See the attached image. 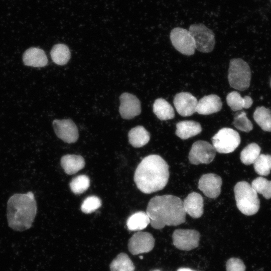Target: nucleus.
<instances>
[{
    "mask_svg": "<svg viewBox=\"0 0 271 271\" xmlns=\"http://www.w3.org/2000/svg\"><path fill=\"white\" fill-rule=\"evenodd\" d=\"M146 213L150 219L151 226L157 229L184 223L186 214L183 201L171 195L152 198L148 203Z\"/></svg>",
    "mask_w": 271,
    "mask_h": 271,
    "instance_id": "nucleus-1",
    "label": "nucleus"
},
{
    "mask_svg": "<svg viewBox=\"0 0 271 271\" xmlns=\"http://www.w3.org/2000/svg\"><path fill=\"white\" fill-rule=\"evenodd\" d=\"M169 178V166L166 162L159 155H151L138 165L133 179L141 192L151 194L164 189Z\"/></svg>",
    "mask_w": 271,
    "mask_h": 271,
    "instance_id": "nucleus-2",
    "label": "nucleus"
},
{
    "mask_svg": "<svg viewBox=\"0 0 271 271\" xmlns=\"http://www.w3.org/2000/svg\"><path fill=\"white\" fill-rule=\"evenodd\" d=\"M37 207L34 194L16 193L8 199L7 217L9 226L17 231L31 228L37 214Z\"/></svg>",
    "mask_w": 271,
    "mask_h": 271,
    "instance_id": "nucleus-3",
    "label": "nucleus"
},
{
    "mask_svg": "<svg viewBox=\"0 0 271 271\" xmlns=\"http://www.w3.org/2000/svg\"><path fill=\"white\" fill-rule=\"evenodd\" d=\"M234 192L237 207L242 213L250 216L258 212L260 207L259 198L256 191L248 182L237 183Z\"/></svg>",
    "mask_w": 271,
    "mask_h": 271,
    "instance_id": "nucleus-4",
    "label": "nucleus"
},
{
    "mask_svg": "<svg viewBox=\"0 0 271 271\" xmlns=\"http://www.w3.org/2000/svg\"><path fill=\"white\" fill-rule=\"evenodd\" d=\"M228 80L230 85L235 89L241 91L247 89L251 80V71L248 64L240 58L231 59Z\"/></svg>",
    "mask_w": 271,
    "mask_h": 271,
    "instance_id": "nucleus-5",
    "label": "nucleus"
},
{
    "mask_svg": "<svg viewBox=\"0 0 271 271\" xmlns=\"http://www.w3.org/2000/svg\"><path fill=\"white\" fill-rule=\"evenodd\" d=\"M212 145L216 151L221 154L233 152L240 143L238 132L228 127L220 129L212 138Z\"/></svg>",
    "mask_w": 271,
    "mask_h": 271,
    "instance_id": "nucleus-6",
    "label": "nucleus"
},
{
    "mask_svg": "<svg viewBox=\"0 0 271 271\" xmlns=\"http://www.w3.org/2000/svg\"><path fill=\"white\" fill-rule=\"evenodd\" d=\"M189 31L192 36L196 49L203 53L211 52L215 46V36L213 31L203 24L191 25Z\"/></svg>",
    "mask_w": 271,
    "mask_h": 271,
    "instance_id": "nucleus-7",
    "label": "nucleus"
},
{
    "mask_svg": "<svg viewBox=\"0 0 271 271\" xmlns=\"http://www.w3.org/2000/svg\"><path fill=\"white\" fill-rule=\"evenodd\" d=\"M170 37L173 46L182 54L190 56L194 53L195 45L189 30L180 27L174 28L170 32Z\"/></svg>",
    "mask_w": 271,
    "mask_h": 271,
    "instance_id": "nucleus-8",
    "label": "nucleus"
},
{
    "mask_svg": "<svg viewBox=\"0 0 271 271\" xmlns=\"http://www.w3.org/2000/svg\"><path fill=\"white\" fill-rule=\"evenodd\" d=\"M216 150L213 145L204 141L195 142L189 154V160L194 165L208 164L214 159Z\"/></svg>",
    "mask_w": 271,
    "mask_h": 271,
    "instance_id": "nucleus-9",
    "label": "nucleus"
},
{
    "mask_svg": "<svg viewBox=\"0 0 271 271\" xmlns=\"http://www.w3.org/2000/svg\"><path fill=\"white\" fill-rule=\"evenodd\" d=\"M200 235L194 229H178L172 235L173 244L176 248L182 250L189 251L198 247Z\"/></svg>",
    "mask_w": 271,
    "mask_h": 271,
    "instance_id": "nucleus-10",
    "label": "nucleus"
},
{
    "mask_svg": "<svg viewBox=\"0 0 271 271\" xmlns=\"http://www.w3.org/2000/svg\"><path fill=\"white\" fill-rule=\"evenodd\" d=\"M155 242V239L150 233L138 231L129 238L128 249L133 255L147 253L153 249Z\"/></svg>",
    "mask_w": 271,
    "mask_h": 271,
    "instance_id": "nucleus-11",
    "label": "nucleus"
},
{
    "mask_svg": "<svg viewBox=\"0 0 271 271\" xmlns=\"http://www.w3.org/2000/svg\"><path fill=\"white\" fill-rule=\"evenodd\" d=\"M53 126L57 137L63 141L71 144L78 140V130L71 119H55L53 121Z\"/></svg>",
    "mask_w": 271,
    "mask_h": 271,
    "instance_id": "nucleus-12",
    "label": "nucleus"
},
{
    "mask_svg": "<svg viewBox=\"0 0 271 271\" xmlns=\"http://www.w3.org/2000/svg\"><path fill=\"white\" fill-rule=\"evenodd\" d=\"M222 184L221 178L215 174L203 175L198 182V188L207 197L215 199L220 194Z\"/></svg>",
    "mask_w": 271,
    "mask_h": 271,
    "instance_id": "nucleus-13",
    "label": "nucleus"
},
{
    "mask_svg": "<svg viewBox=\"0 0 271 271\" xmlns=\"http://www.w3.org/2000/svg\"><path fill=\"white\" fill-rule=\"evenodd\" d=\"M173 103L177 112L181 116H191L196 112L198 101L190 93H177L174 97Z\"/></svg>",
    "mask_w": 271,
    "mask_h": 271,
    "instance_id": "nucleus-14",
    "label": "nucleus"
},
{
    "mask_svg": "<svg viewBox=\"0 0 271 271\" xmlns=\"http://www.w3.org/2000/svg\"><path fill=\"white\" fill-rule=\"evenodd\" d=\"M120 101L119 111L123 118L130 119L141 112V102L134 95L123 93L120 96Z\"/></svg>",
    "mask_w": 271,
    "mask_h": 271,
    "instance_id": "nucleus-15",
    "label": "nucleus"
},
{
    "mask_svg": "<svg viewBox=\"0 0 271 271\" xmlns=\"http://www.w3.org/2000/svg\"><path fill=\"white\" fill-rule=\"evenodd\" d=\"M183 206L186 213L194 218H199L203 213V198L200 194L193 192L184 199Z\"/></svg>",
    "mask_w": 271,
    "mask_h": 271,
    "instance_id": "nucleus-16",
    "label": "nucleus"
},
{
    "mask_svg": "<svg viewBox=\"0 0 271 271\" xmlns=\"http://www.w3.org/2000/svg\"><path fill=\"white\" fill-rule=\"evenodd\" d=\"M222 106L220 98L217 95L210 94L201 98L197 103L196 112L202 115H208L219 111Z\"/></svg>",
    "mask_w": 271,
    "mask_h": 271,
    "instance_id": "nucleus-17",
    "label": "nucleus"
},
{
    "mask_svg": "<svg viewBox=\"0 0 271 271\" xmlns=\"http://www.w3.org/2000/svg\"><path fill=\"white\" fill-rule=\"evenodd\" d=\"M23 61L25 65L35 67L45 66L48 63L44 51L36 47H31L24 52Z\"/></svg>",
    "mask_w": 271,
    "mask_h": 271,
    "instance_id": "nucleus-18",
    "label": "nucleus"
},
{
    "mask_svg": "<svg viewBox=\"0 0 271 271\" xmlns=\"http://www.w3.org/2000/svg\"><path fill=\"white\" fill-rule=\"evenodd\" d=\"M200 124L193 120H183L176 124V134L182 140L195 136L201 132Z\"/></svg>",
    "mask_w": 271,
    "mask_h": 271,
    "instance_id": "nucleus-19",
    "label": "nucleus"
},
{
    "mask_svg": "<svg viewBox=\"0 0 271 271\" xmlns=\"http://www.w3.org/2000/svg\"><path fill=\"white\" fill-rule=\"evenodd\" d=\"M60 164L67 174L72 175L84 167L85 161L81 156L68 154L61 158Z\"/></svg>",
    "mask_w": 271,
    "mask_h": 271,
    "instance_id": "nucleus-20",
    "label": "nucleus"
},
{
    "mask_svg": "<svg viewBox=\"0 0 271 271\" xmlns=\"http://www.w3.org/2000/svg\"><path fill=\"white\" fill-rule=\"evenodd\" d=\"M130 144L134 148H141L146 145L150 139V133L141 125L131 128L128 133Z\"/></svg>",
    "mask_w": 271,
    "mask_h": 271,
    "instance_id": "nucleus-21",
    "label": "nucleus"
},
{
    "mask_svg": "<svg viewBox=\"0 0 271 271\" xmlns=\"http://www.w3.org/2000/svg\"><path fill=\"white\" fill-rule=\"evenodd\" d=\"M228 105L233 111H238L243 108H249L252 104V98L249 96L242 97L240 94L235 91L228 94L226 97Z\"/></svg>",
    "mask_w": 271,
    "mask_h": 271,
    "instance_id": "nucleus-22",
    "label": "nucleus"
},
{
    "mask_svg": "<svg viewBox=\"0 0 271 271\" xmlns=\"http://www.w3.org/2000/svg\"><path fill=\"white\" fill-rule=\"evenodd\" d=\"M153 112L161 120H167L173 118L175 112L172 105L165 99H157L153 104Z\"/></svg>",
    "mask_w": 271,
    "mask_h": 271,
    "instance_id": "nucleus-23",
    "label": "nucleus"
},
{
    "mask_svg": "<svg viewBox=\"0 0 271 271\" xmlns=\"http://www.w3.org/2000/svg\"><path fill=\"white\" fill-rule=\"evenodd\" d=\"M150 223V219L146 212L139 211L131 215L126 221V226L130 231L142 230Z\"/></svg>",
    "mask_w": 271,
    "mask_h": 271,
    "instance_id": "nucleus-24",
    "label": "nucleus"
},
{
    "mask_svg": "<svg viewBox=\"0 0 271 271\" xmlns=\"http://www.w3.org/2000/svg\"><path fill=\"white\" fill-rule=\"evenodd\" d=\"M256 123L265 131L271 132V110L264 106L257 107L253 113Z\"/></svg>",
    "mask_w": 271,
    "mask_h": 271,
    "instance_id": "nucleus-25",
    "label": "nucleus"
},
{
    "mask_svg": "<svg viewBox=\"0 0 271 271\" xmlns=\"http://www.w3.org/2000/svg\"><path fill=\"white\" fill-rule=\"evenodd\" d=\"M110 271H134L135 266L128 255L119 253L111 261L109 265Z\"/></svg>",
    "mask_w": 271,
    "mask_h": 271,
    "instance_id": "nucleus-26",
    "label": "nucleus"
},
{
    "mask_svg": "<svg viewBox=\"0 0 271 271\" xmlns=\"http://www.w3.org/2000/svg\"><path fill=\"white\" fill-rule=\"evenodd\" d=\"M50 55L53 62L60 65L66 64L71 56L68 47L63 44L54 45L51 51Z\"/></svg>",
    "mask_w": 271,
    "mask_h": 271,
    "instance_id": "nucleus-27",
    "label": "nucleus"
},
{
    "mask_svg": "<svg viewBox=\"0 0 271 271\" xmlns=\"http://www.w3.org/2000/svg\"><path fill=\"white\" fill-rule=\"evenodd\" d=\"M260 147L256 143H251L246 146L240 153V160L246 165L253 164L260 155Z\"/></svg>",
    "mask_w": 271,
    "mask_h": 271,
    "instance_id": "nucleus-28",
    "label": "nucleus"
},
{
    "mask_svg": "<svg viewBox=\"0 0 271 271\" xmlns=\"http://www.w3.org/2000/svg\"><path fill=\"white\" fill-rule=\"evenodd\" d=\"M255 172L261 176H267L271 170V156L260 154L253 163Z\"/></svg>",
    "mask_w": 271,
    "mask_h": 271,
    "instance_id": "nucleus-29",
    "label": "nucleus"
},
{
    "mask_svg": "<svg viewBox=\"0 0 271 271\" xmlns=\"http://www.w3.org/2000/svg\"><path fill=\"white\" fill-rule=\"evenodd\" d=\"M251 186L256 193L262 194L265 199L271 198V181L259 177L252 181Z\"/></svg>",
    "mask_w": 271,
    "mask_h": 271,
    "instance_id": "nucleus-30",
    "label": "nucleus"
},
{
    "mask_svg": "<svg viewBox=\"0 0 271 271\" xmlns=\"http://www.w3.org/2000/svg\"><path fill=\"white\" fill-rule=\"evenodd\" d=\"M71 191L75 194H80L86 191L90 186V179L85 175L74 178L69 184Z\"/></svg>",
    "mask_w": 271,
    "mask_h": 271,
    "instance_id": "nucleus-31",
    "label": "nucleus"
},
{
    "mask_svg": "<svg viewBox=\"0 0 271 271\" xmlns=\"http://www.w3.org/2000/svg\"><path fill=\"white\" fill-rule=\"evenodd\" d=\"M233 124L237 129L246 132L250 131L253 128L251 122L247 118L246 113L243 111L235 114Z\"/></svg>",
    "mask_w": 271,
    "mask_h": 271,
    "instance_id": "nucleus-32",
    "label": "nucleus"
},
{
    "mask_svg": "<svg viewBox=\"0 0 271 271\" xmlns=\"http://www.w3.org/2000/svg\"><path fill=\"white\" fill-rule=\"evenodd\" d=\"M101 206V201L96 196H90L85 198L81 205L82 212L86 214L91 213Z\"/></svg>",
    "mask_w": 271,
    "mask_h": 271,
    "instance_id": "nucleus-33",
    "label": "nucleus"
},
{
    "mask_svg": "<svg viewBox=\"0 0 271 271\" xmlns=\"http://www.w3.org/2000/svg\"><path fill=\"white\" fill-rule=\"evenodd\" d=\"M226 271H245L246 267L243 261L236 257H231L226 263Z\"/></svg>",
    "mask_w": 271,
    "mask_h": 271,
    "instance_id": "nucleus-34",
    "label": "nucleus"
},
{
    "mask_svg": "<svg viewBox=\"0 0 271 271\" xmlns=\"http://www.w3.org/2000/svg\"><path fill=\"white\" fill-rule=\"evenodd\" d=\"M177 271H194L192 269L188 268H180Z\"/></svg>",
    "mask_w": 271,
    "mask_h": 271,
    "instance_id": "nucleus-35",
    "label": "nucleus"
},
{
    "mask_svg": "<svg viewBox=\"0 0 271 271\" xmlns=\"http://www.w3.org/2000/svg\"><path fill=\"white\" fill-rule=\"evenodd\" d=\"M152 271H160V270H158V269H155V270H153Z\"/></svg>",
    "mask_w": 271,
    "mask_h": 271,
    "instance_id": "nucleus-36",
    "label": "nucleus"
},
{
    "mask_svg": "<svg viewBox=\"0 0 271 271\" xmlns=\"http://www.w3.org/2000/svg\"><path fill=\"white\" fill-rule=\"evenodd\" d=\"M270 87H271V79H270Z\"/></svg>",
    "mask_w": 271,
    "mask_h": 271,
    "instance_id": "nucleus-37",
    "label": "nucleus"
}]
</instances>
